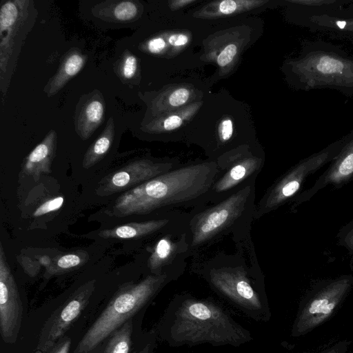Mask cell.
I'll return each mask as SVG.
<instances>
[{
	"label": "cell",
	"mask_w": 353,
	"mask_h": 353,
	"mask_svg": "<svg viewBox=\"0 0 353 353\" xmlns=\"http://www.w3.org/2000/svg\"><path fill=\"white\" fill-rule=\"evenodd\" d=\"M157 334L172 347L200 344L238 347L253 341L252 333L219 303L188 293L172 299L157 325Z\"/></svg>",
	"instance_id": "cell-1"
},
{
	"label": "cell",
	"mask_w": 353,
	"mask_h": 353,
	"mask_svg": "<svg viewBox=\"0 0 353 353\" xmlns=\"http://www.w3.org/2000/svg\"><path fill=\"white\" fill-rule=\"evenodd\" d=\"M219 172L214 162L166 172L122 194L112 206L117 217L145 214L158 208L192 201L205 194Z\"/></svg>",
	"instance_id": "cell-2"
},
{
	"label": "cell",
	"mask_w": 353,
	"mask_h": 353,
	"mask_svg": "<svg viewBox=\"0 0 353 353\" xmlns=\"http://www.w3.org/2000/svg\"><path fill=\"white\" fill-rule=\"evenodd\" d=\"M283 70L296 90H335L353 98V54L340 45L322 39L304 41L299 56L287 59Z\"/></svg>",
	"instance_id": "cell-3"
},
{
	"label": "cell",
	"mask_w": 353,
	"mask_h": 353,
	"mask_svg": "<svg viewBox=\"0 0 353 353\" xmlns=\"http://www.w3.org/2000/svg\"><path fill=\"white\" fill-rule=\"evenodd\" d=\"M169 281L166 273L151 274L139 283H125L116 292L87 330L73 353H86L103 341L152 301Z\"/></svg>",
	"instance_id": "cell-4"
},
{
	"label": "cell",
	"mask_w": 353,
	"mask_h": 353,
	"mask_svg": "<svg viewBox=\"0 0 353 353\" xmlns=\"http://www.w3.org/2000/svg\"><path fill=\"white\" fill-rule=\"evenodd\" d=\"M206 279L217 294L245 316L256 321L270 319L272 313L263 288L254 283L244 269L214 268Z\"/></svg>",
	"instance_id": "cell-5"
},
{
	"label": "cell",
	"mask_w": 353,
	"mask_h": 353,
	"mask_svg": "<svg viewBox=\"0 0 353 353\" xmlns=\"http://www.w3.org/2000/svg\"><path fill=\"white\" fill-rule=\"evenodd\" d=\"M353 287V277L320 282L302 299L292 324L291 335L299 337L329 320L341 307Z\"/></svg>",
	"instance_id": "cell-6"
},
{
	"label": "cell",
	"mask_w": 353,
	"mask_h": 353,
	"mask_svg": "<svg viewBox=\"0 0 353 353\" xmlns=\"http://www.w3.org/2000/svg\"><path fill=\"white\" fill-rule=\"evenodd\" d=\"M252 192L251 185L244 187L196 214L191 222V245L196 248L203 244L234 223L245 211Z\"/></svg>",
	"instance_id": "cell-7"
},
{
	"label": "cell",
	"mask_w": 353,
	"mask_h": 353,
	"mask_svg": "<svg viewBox=\"0 0 353 353\" xmlns=\"http://www.w3.org/2000/svg\"><path fill=\"white\" fill-rule=\"evenodd\" d=\"M94 288L95 281L85 283L54 310L41 330L34 353H48L65 336L86 307Z\"/></svg>",
	"instance_id": "cell-8"
},
{
	"label": "cell",
	"mask_w": 353,
	"mask_h": 353,
	"mask_svg": "<svg viewBox=\"0 0 353 353\" xmlns=\"http://www.w3.org/2000/svg\"><path fill=\"white\" fill-rule=\"evenodd\" d=\"M23 318L19 290L0 243V332L6 343L17 341Z\"/></svg>",
	"instance_id": "cell-9"
},
{
	"label": "cell",
	"mask_w": 353,
	"mask_h": 353,
	"mask_svg": "<svg viewBox=\"0 0 353 353\" xmlns=\"http://www.w3.org/2000/svg\"><path fill=\"white\" fill-rule=\"evenodd\" d=\"M293 21L312 33H323L353 43V0L345 6L320 13L293 12Z\"/></svg>",
	"instance_id": "cell-10"
},
{
	"label": "cell",
	"mask_w": 353,
	"mask_h": 353,
	"mask_svg": "<svg viewBox=\"0 0 353 353\" xmlns=\"http://www.w3.org/2000/svg\"><path fill=\"white\" fill-rule=\"evenodd\" d=\"M169 163H154L147 159L133 161L103 179L97 189L98 194L108 196L129 190L150 179L170 171Z\"/></svg>",
	"instance_id": "cell-11"
},
{
	"label": "cell",
	"mask_w": 353,
	"mask_h": 353,
	"mask_svg": "<svg viewBox=\"0 0 353 353\" xmlns=\"http://www.w3.org/2000/svg\"><path fill=\"white\" fill-rule=\"evenodd\" d=\"M240 28L222 31L212 36L205 44L207 59L212 60L222 74L230 72L238 61L241 53L250 39L248 33L240 32Z\"/></svg>",
	"instance_id": "cell-12"
},
{
	"label": "cell",
	"mask_w": 353,
	"mask_h": 353,
	"mask_svg": "<svg viewBox=\"0 0 353 353\" xmlns=\"http://www.w3.org/2000/svg\"><path fill=\"white\" fill-rule=\"evenodd\" d=\"M56 151V134L51 132L29 154L23 166V172L38 180L43 173L51 172L50 167Z\"/></svg>",
	"instance_id": "cell-13"
},
{
	"label": "cell",
	"mask_w": 353,
	"mask_h": 353,
	"mask_svg": "<svg viewBox=\"0 0 353 353\" xmlns=\"http://www.w3.org/2000/svg\"><path fill=\"white\" fill-rule=\"evenodd\" d=\"M268 0H223L207 3L193 16L201 19H216L232 16L262 6Z\"/></svg>",
	"instance_id": "cell-14"
},
{
	"label": "cell",
	"mask_w": 353,
	"mask_h": 353,
	"mask_svg": "<svg viewBox=\"0 0 353 353\" xmlns=\"http://www.w3.org/2000/svg\"><path fill=\"white\" fill-rule=\"evenodd\" d=\"M202 105V102L190 103L178 110L156 117L145 125L150 133H163L174 130L190 121Z\"/></svg>",
	"instance_id": "cell-15"
},
{
	"label": "cell",
	"mask_w": 353,
	"mask_h": 353,
	"mask_svg": "<svg viewBox=\"0 0 353 353\" xmlns=\"http://www.w3.org/2000/svg\"><path fill=\"white\" fill-rule=\"evenodd\" d=\"M262 160L256 157H244L228 169L224 175L214 183L216 193L228 191L248 179L260 169Z\"/></svg>",
	"instance_id": "cell-16"
},
{
	"label": "cell",
	"mask_w": 353,
	"mask_h": 353,
	"mask_svg": "<svg viewBox=\"0 0 353 353\" xmlns=\"http://www.w3.org/2000/svg\"><path fill=\"white\" fill-rule=\"evenodd\" d=\"M194 94L186 85H174L160 93L153 101L152 112L154 117L178 110L189 103Z\"/></svg>",
	"instance_id": "cell-17"
},
{
	"label": "cell",
	"mask_w": 353,
	"mask_h": 353,
	"mask_svg": "<svg viewBox=\"0 0 353 353\" xmlns=\"http://www.w3.org/2000/svg\"><path fill=\"white\" fill-rule=\"evenodd\" d=\"M169 222L168 219L150 220L143 222H131L112 229L104 230L99 236L104 239H134L152 234Z\"/></svg>",
	"instance_id": "cell-18"
},
{
	"label": "cell",
	"mask_w": 353,
	"mask_h": 353,
	"mask_svg": "<svg viewBox=\"0 0 353 353\" xmlns=\"http://www.w3.org/2000/svg\"><path fill=\"white\" fill-rule=\"evenodd\" d=\"M85 60L78 52H72L65 58L58 72L50 84L49 94L57 93L71 78L83 68Z\"/></svg>",
	"instance_id": "cell-19"
},
{
	"label": "cell",
	"mask_w": 353,
	"mask_h": 353,
	"mask_svg": "<svg viewBox=\"0 0 353 353\" xmlns=\"http://www.w3.org/2000/svg\"><path fill=\"white\" fill-rule=\"evenodd\" d=\"M178 243L168 236L161 238L155 245L149 257L148 265L152 274H161V268L167 264L176 254Z\"/></svg>",
	"instance_id": "cell-20"
},
{
	"label": "cell",
	"mask_w": 353,
	"mask_h": 353,
	"mask_svg": "<svg viewBox=\"0 0 353 353\" xmlns=\"http://www.w3.org/2000/svg\"><path fill=\"white\" fill-rule=\"evenodd\" d=\"M132 319L128 320L108 338L101 353H130L132 347Z\"/></svg>",
	"instance_id": "cell-21"
},
{
	"label": "cell",
	"mask_w": 353,
	"mask_h": 353,
	"mask_svg": "<svg viewBox=\"0 0 353 353\" xmlns=\"http://www.w3.org/2000/svg\"><path fill=\"white\" fill-rule=\"evenodd\" d=\"M104 108L99 100L88 103L81 112L79 119V132L83 139L90 137L100 124L103 116Z\"/></svg>",
	"instance_id": "cell-22"
},
{
	"label": "cell",
	"mask_w": 353,
	"mask_h": 353,
	"mask_svg": "<svg viewBox=\"0 0 353 353\" xmlns=\"http://www.w3.org/2000/svg\"><path fill=\"white\" fill-rule=\"evenodd\" d=\"M352 0H285L294 12L316 14L345 6Z\"/></svg>",
	"instance_id": "cell-23"
},
{
	"label": "cell",
	"mask_w": 353,
	"mask_h": 353,
	"mask_svg": "<svg viewBox=\"0 0 353 353\" xmlns=\"http://www.w3.org/2000/svg\"><path fill=\"white\" fill-rule=\"evenodd\" d=\"M113 136V125L109 122L103 134L85 153L83 161V168L92 167L104 157L111 146Z\"/></svg>",
	"instance_id": "cell-24"
},
{
	"label": "cell",
	"mask_w": 353,
	"mask_h": 353,
	"mask_svg": "<svg viewBox=\"0 0 353 353\" xmlns=\"http://www.w3.org/2000/svg\"><path fill=\"white\" fill-rule=\"evenodd\" d=\"M83 261L81 255L70 253L63 255L57 259L55 265H52L48 270L49 275L60 273L72 268L79 266Z\"/></svg>",
	"instance_id": "cell-25"
},
{
	"label": "cell",
	"mask_w": 353,
	"mask_h": 353,
	"mask_svg": "<svg viewBox=\"0 0 353 353\" xmlns=\"http://www.w3.org/2000/svg\"><path fill=\"white\" fill-rule=\"evenodd\" d=\"M138 13L137 5L129 1H121L113 9V15L120 21H128L134 19Z\"/></svg>",
	"instance_id": "cell-26"
},
{
	"label": "cell",
	"mask_w": 353,
	"mask_h": 353,
	"mask_svg": "<svg viewBox=\"0 0 353 353\" xmlns=\"http://www.w3.org/2000/svg\"><path fill=\"white\" fill-rule=\"evenodd\" d=\"M164 37L173 52L183 49L191 40L190 34L185 32L166 33Z\"/></svg>",
	"instance_id": "cell-27"
},
{
	"label": "cell",
	"mask_w": 353,
	"mask_h": 353,
	"mask_svg": "<svg viewBox=\"0 0 353 353\" xmlns=\"http://www.w3.org/2000/svg\"><path fill=\"white\" fill-rule=\"evenodd\" d=\"M62 196H57L46 201L41 204L34 211V215L39 216L60 209L63 203Z\"/></svg>",
	"instance_id": "cell-28"
},
{
	"label": "cell",
	"mask_w": 353,
	"mask_h": 353,
	"mask_svg": "<svg viewBox=\"0 0 353 353\" xmlns=\"http://www.w3.org/2000/svg\"><path fill=\"white\" fill-rule=\"evenodd\" d=\"M146 50L154 54H164L169 48V45L163 36H157L150 39L145 44Z\"/></svg>",
	"instance_id": "cell-29"
},
{
	"label": "cell",
	"mask_w": 353,
	"mask_h": 353,
	"mask_svg": "<svg viewBox=\"0 0 353 353\" xmlns=\"http://www.w3.org/2000/svg\"><path fill=\"white\" fill-rule=\"evenodd\" d=\"M233 123L232 121L226 117L221 120L218 127V135L222 143L229 141L233 134Z\"/></svg>",
	"instance_id": "cell-30"
},
{
	"label": "cell",
	"mask_w": 353,
	"mask_h": 353,
	"mask_svg": "<svg viewBox=\"0 0 353 353\" xmlns=\"http://www.w3.org/2000/svg\"><path fill=\"white\" fill-rule=\"evenodd\" d=\"M137 69V61L134 56L130 54L125 57L122 67L121 74L125 79L134 77Z\"/></svg>",
	"instance_id": "cell-31"
},
{
	"label": "cell",
	"mask_w": 353,
	"mask_h": 353,
	"mask_svg": "<svg viewBox=\"0 0 353 353\" xmlns=\"http://www.w3.org/2000/svg\"><path fill=\"white\" fill-rule=\"evenodd\" d=\"M71 344V338L64 336L55 343L48 353H69Z\"/></svg>",
	"instance_id": "cell-32"
},
{
	"label": "cell",
	"mask_w": 353,
	"mask_h": 353,
	"mask_svg": "<svg viewBox=\"0 0 353 353\" xmlns=\"http://www.w3.org/2000/svg\"><path fill=\"white\" fill-rule=\"evenodd\" d=\"M350 343L347 341H339L318 353H346Z\"/></svg>",
	"instance_id": "cell-33"
},
{
	"label": "cell",
	"mask_w": 353,
	"mask_h": 353,
	"mask_svg": "<svg viewBox=\"0 0 353 353\" xmlns=\"http://www.w3.org/2000/svg\"><path fill=\"white\" fill-rule=\"evenodd\" d=\"M194 2L195 0H173L169 3V7L171 10H176Z\"/></svg>",
	"instance_id": "cell-34"
},
{
	"label": "cell",
	"mask_w": 353,
	"mask_h": 353,
	"mask_svg": "<svg viewBox=\"0 0 353 353\" xmlns=\"http://www.w3.org/2000/svg\"><path fill=\"white\" fill-rule=\"evenodd\" d=\"M155 336L156 334L154 333L151 338L137 353H153L155 344Z\"/></svg>",
	"instance_id": "cell-35"
},
{
	"label": "cell",
	"mask_w": 353,
	"mask_h": 353,
	"mask_svg": "<svg viewBox=\"0 0 353 353\" xmlns=\"http://www.w3.org/2000/svg\"><path fill=\"white\" fill-rule=\"evenodd\" d=\"M103 345H104L103 343H102L101 345H99L96 348H94L92 350L86 353H101V352L103 347Z\"/></svg>",
	"instance_id": "cell-36"
}]
</instances>
